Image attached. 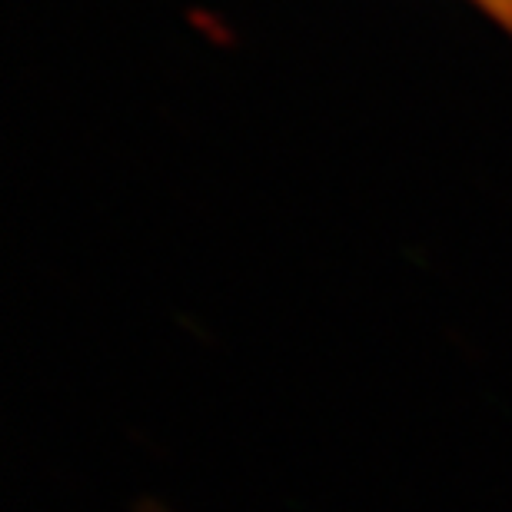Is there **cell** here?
I'll return each instance as SVG.
<instances>
[{
	"label": "cell",
	"mask_w": 512,
	"mask_h": 512,
	"mask_svg": "<svg viewBox=\"0 0 512 512\" xmlns=\"http://www.w3.org/2000/svg\"><path fill=\"white\" fill-rule=\"evenodd\" d=\"M476 10H483V14L499 24L512 37V0H469Z\"/></svg>",
	"instance_id": "6da1fadb"
}]
</instances>
